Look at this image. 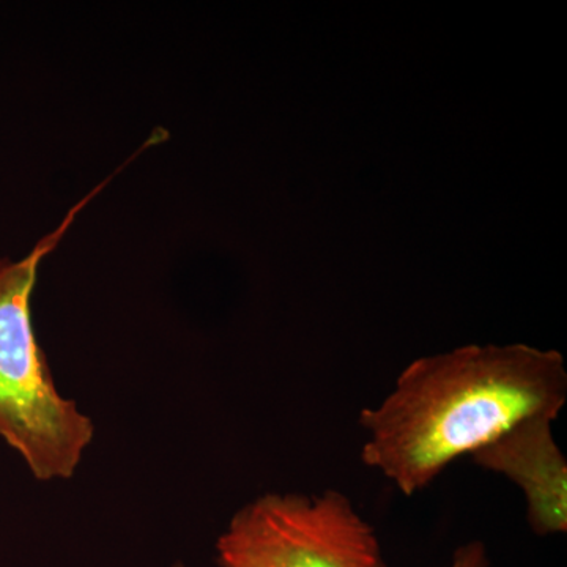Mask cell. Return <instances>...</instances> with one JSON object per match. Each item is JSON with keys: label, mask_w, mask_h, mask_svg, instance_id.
Here are the masks:
<instances>
[{"label": "cell", "mask_w": 567, "mask_h": 567, "mask_svg": "<svg viewBox=\"0 0 567 567\" xmlns=\"http://www.w3.org/2000/svg\"><path fill=\"white\" fill-rule=\"evenodd\" d=\"M85 203L29 256L17 262L0 260V439L21 454L40 481L73 476L95 434L91 417L59 394L31 315L39 265Z\"/></svg>", "instance_id": "obj_2"}, {"label": "cell", "mask_w": 567, "mask_h": 567, "mask_svg": "<svg viewBox=\"0 0 567 567\" xmlns=\"http://www.w3.org/2000/svg\"><path fill=\"white\" fill-rule=\"evenodd\" d=\"M216 550L221 567H388L375 528L333 488L252 499Z\"/></svg>", "instance_id": "obj_3"}, {"label": "cell", "mask_w": 567, "mask_h": 567, "mask_svg": "<svg viewBox=\"0 0 567 567\" xmlns=\"http://www.w3.org/2000/svg\"><path fill=\"white\" fill-rule=\"evenodd\" d=\"M566 402L557 350L466 346L420 358L379 405L361 410V461L402 495H416L522 421H557Z\"/></svg>", "instance_id": "obj_1"}, {"label": "cell", "mask_w": 567, "mask_h": 567, "mask_svg": "<svg viewBox=\"0 0 567 567\" xmlns=\"http://www.w3.org/2000/svg\"><path fill=\"white\" fill-rule=\"evenodd\" d=\"M450 567H488L486 546L481 540H472L454 551Z\"/></svg>", "instance_id": "obj_5"}, {"label": "cell", "mask_w": 567, "mask_h": 567, "mask_svg": "<svg viewBox=\"0 0 567 567\" xmlns=\"http://www.w3.org/2000/svg\"><path fill=\"white\" fill-rule=\"evenodd\" d=\"M174 567H188V566H185V565H175Z\"/></svg>", "instance_id": "obj_6"}, {"label": "cell", "mask_w": 567, "mask_h": 567, "mask_svg": "<svg viewBox=\"0 0 567 567\" xmlns=\"http://www.w3.org/2000/svg\"><path fill=\"white\" fill-rule=\"evenodd\" d=\"M555 421L529 417L473 453V464L513 481L527 499L537 536L567 532V461L554 435Z\"/></svg>", "instance_id": "obj_4"}]
</instances>
